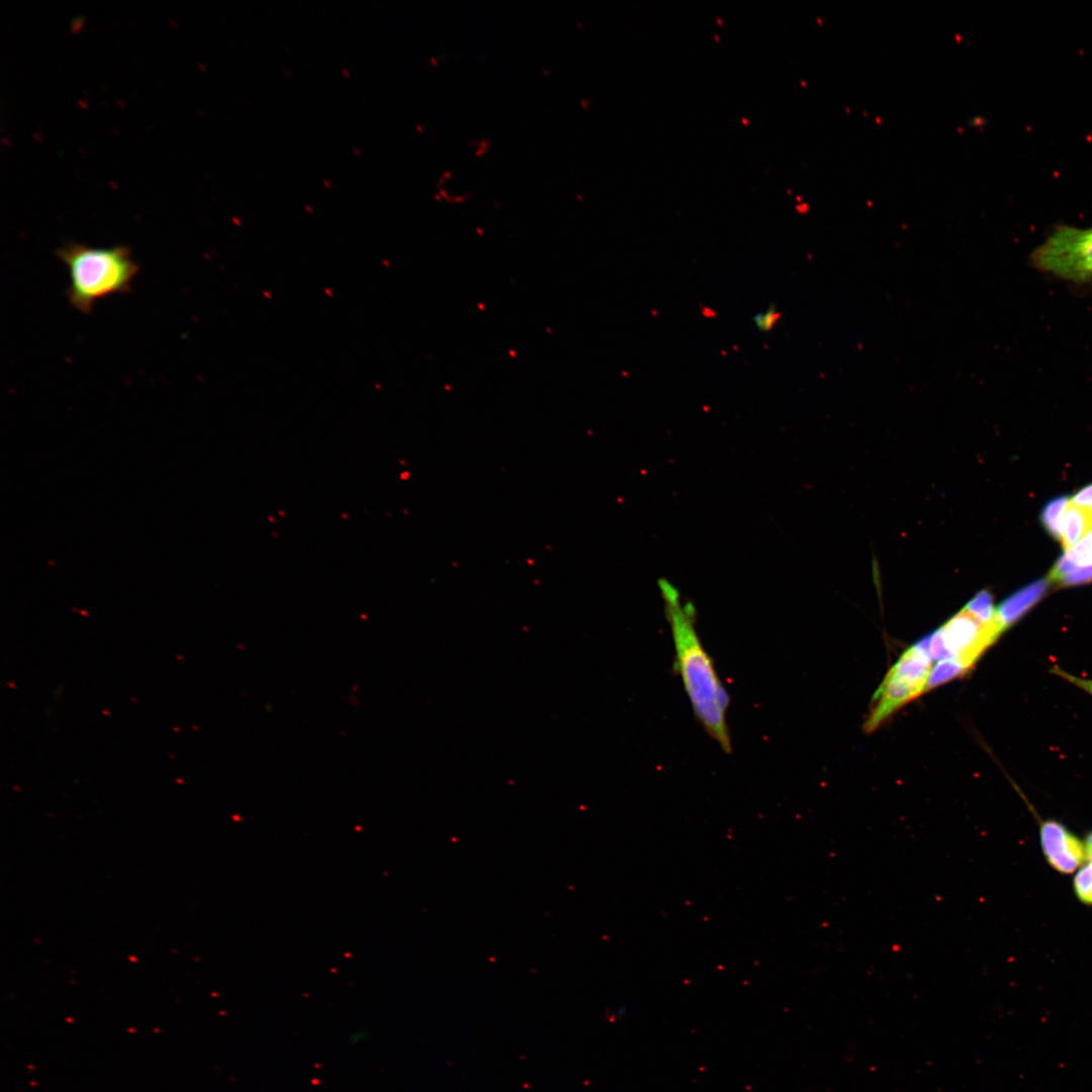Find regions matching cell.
I'll return each mask as SVG.
<instances>
[{
	"instance_id": "1",
	"label": "cell",
	"mask_w": 1092,
	"mask_h": 1092,
	"mask_svg": "<svg viewBox=\"0 0 1092 1092\" xmlns=\"http://www.w3.org/2000/svg\"><path fill=\"white\" fill-rule=\"evenodd\" d=\"M658 587L670 626L676 669L696 718L722 750L730 753L726 721L729 696L697 632L696 609L691 602L681 600L669 580L660 579Z\"/></svg>"
},
{
	"instance_id": "2",
	"label": "cell",
	"mask_w": 1092,
	"mask_h": 1092,
	"mask_svg": "<svg viewBox=\"0 0 1092 1092\" xmlns=\"http://www.w3.org/2000/svg\"><path fill=\"white\" fill-rule=\"evenodd\" d=\"M57 257L69 271L67 297L85 314L92 312L97 300L129 292L140 271L125 246L94 248L68 242L57 250Z\"/></svg>"
},
{
	"instance_id": "3",
	"label": "cell",
	"mask_w": 1092,
	"mask_h": 1092,
	"mask_svg": "<svg viewBox=\"0 0 1092 1092\" xmlns=\"http://www.w3.org/2000/svg\"><path fill=\"white\" fill-rule=\"evenodd\" d=\"M1042 273L1075 284L1092 281V226L1060 224L1030 254Z\"/></svg>"
},
{
	"instance_id": "4",
	"label": "cell",
	"mask_w": 1092,
	"mask_h": 1092,
	"mask_svg": "<svg viewBox=\"0 0 1092 1092\" xmlns=\"http://www.w3.org/2000/svg\"><path fill=\"white\" fill-rule=\"evenodd\" d=\"M948 658L970 669L1002 634L995 619L983 623L964 608L937 630Z\"/></svg>"
},
{
	"instance_id": "5",
	"label": "cell",
	"mask_w": 1092,
	"mask_h": 1092,
	"mask_svg": "<svg viewBox=\"0 0 1092 1092\" xmlns=\"http://www.w3.org/2000/svg\"><path fill=\"white\" fill-rule=\"evenodd\" d=\"M1039 841L1046 862L1061 874H1073L1086 861L1084 841L1056 820L1040 824Z\"/></svg>"
},
{
	"instance_id": "6",
	"label": "cell",
	"mask_w": 1092,
	"mask_h": 1092,
	"mask_svg": "<svg viewBox=\"0 0 1092 1092\" xmlns=\"http://www.w3.org/2000/svg\"><path fill=\"white\" fill-rule=\"evenodd\" d=\"M923 693H925L923 686L889 670L873 697L864 730L867 732L874 731L901 706Z\"/></svg>"
},
{
	"instance_id": "7",
	"label": "cell",
	"mask_w": 1092,
	"mask_h": 1092,
	"mask_svg": "<svg viewBox=\"0 0 1092 1092\" xmlns=\"http://www.w3.org/2000/svg\"><path fill=\"white\" fill-rule=\"evenodd\" d=\"M1050 583L1048 577L1033 581L999 605L996 609L995 622L1001 633L1016 623L1043 597Z\"/></svg>"
},
{
	"instance_id": "8",
	"label": "cell",
	"mask_w": 1092,
	"mask_h": 1092,
	"mask_svg": "<svg viewBox=\"0 0 1092 1092\" xmlns=\"http://www.w3.org/2000/svg\"><path fill=\"white\" fill-rule=\"evenodd\" d=\"M1092 530V510L1088 507L1077 506L1070 503L1067 506L1061 544L1066 551L1074 547Z\"/></svg>"
},
{
	"instance_id": "9",
	"label": "cell",
	"mask_w": 1092,
	"mask_h": 1092,
	"mask_svg": "<svg viewBox=\"0 0 1092 1092\" xmlns=\"http://www.w3.org/2000/svg\"><path fill=\"white\" fill-rule=\"evenodd\" d=\"M1069 497L1059 496L1045 505L1041 512V522L1046 532L1056 540H1061L1065 512Z\"/></svg>"
},
{
	"instance_id": "10",
	"label": "cell",
	"mask_w": 1092,
	"mask_h": 1092,
	"mask_svg": "<svg viewBox=\"0 0 1092 1092\" xmlns=\"http://www.w3.org/2000/svg\"><path fill=\"white\" fill-rule=\"evenodd\" d=\"M969 669L954 658L940 660L931 668L925 692L964 675Z\"/></svg>"
},
{
	"instance_id": "11",
	"label": "cell",
	"mask_w": 1092,
	"mask_h": 1092,
	"mask_svg": "<svg viewBox=\"0 0 1092 1092\" xmlns=\"http://www.w3.org/2000/svg\"><path fill=\"white\" fill-rule=\"evenodd\" d=\"M964 609L983 623H990L995 619L996 608L988 590L979 592Z\"/></svg>"
},
{
	"instance_id": "12",
	"label": "cell",
	"mask_w": 1092,
	"mask_h": 1092,
	"mask_svg": "<svg viewBox=\"0 0 1092 1092\" xmlns=\"http://www.w3.org/2000/svg\"><path fill=\"white\" fill-rule=\"evenodd\" d=\"M1076 897L1083 904L1092 906V858L1087 859L1074 877Z\"/></svg>"
},
{
	"instance_id": "13",
	"label": "cell",
	"mask_w": 1092,
	"mask_h": 1092,
	"mask_svg": "<svg viewBox=\"0 0 1092 1092\" xmlns=\"http://www.w3.org/2000/svg\"><path fill=\"white\" fill-rule=\"evenodd\" d=\"M780 317L781 313L779 312L778 308L771 305L769 307L767 306L764 310L754 314L752 317V322L754 327L758 331L765 333L774 329V327L778 324Z\"/></svg>"
},
{
	"instance_id": "14",
	"label": "cell",
	"mask_w": 1092,
	"mask_h": 1092,
	"mask_svg": "<svg viewBox=\"0 0 1092 1092\" xmlns=\"http://www.w3.org/2000/svg\"><path fill=\"white\" fill-rule=\"evenodd\" d=\"M1092 581V564L1082 565L1075 568L1067 575L1059 585L1071 586Z\"/></svg>"
},
{
	"instance_id": "15",
	"label": "cell",
	"mask_w": 1092,
	"mask_h": 1092,
	"mask_svg": "<svg viewBox=\"0 0 1092 1092\" xmlns=\"http://www.w3.org/2000/svg\"><path fill=\"white\" fill-rule=\"evenodd\" d=\"M1070 503H1072L1074 505H1077V506L1091 508L1092 507V483L1085 486V487H1083V488H1081L1078 492H1076V494H1074L1070 498Z\"/></svg>"
},
{
	"instance_id": "16",
	"label": "cell",
	"mask_w": 1092,
	"mask_h": 1092,
	"mask_svg": "<svg viewBox=\"0 0 1092 1092\" xmlns=\"http://www.w3.org/2000/svg\"><path fill=\"white\" fill-rule=\"evenodd\" d=\"M1053 671L1092 695V680L1075 676L1060 668H1055Z\"/></svg>"
},
{
	"instance_id": "17",
	"label": "cell",
	"mask_w": 1092,
	"mask_h": 1092,
	"mask_svg": "<svg viewBox=\"0 0 1092 1092\" xmlns=\"http://www.w3.org/2000/svg\"><path fill=\"white\" fill-rule=\"evenodd\" d=\"M1086 849V860L1092 858V830L1087 833L1084 840Z\"/></svg>"
},
{
	"instance_id": "18",
	"label": "cell",
	"mask_w": 1092,
	"mask_h": 1092,
	"mask_svg": "<svg viewBox=\"0 0 1092 1092\" xmlns=\"http://www.w3.org/2000/svg\"><path fill=\"white\" fill-rule=\"evenodd\" d=\"M1091 510H1092V507H1091Z\"/></svg>"
},
{
	"instance_id": "19",
	"label": "cell",
	"mask_w": 1092,
	"mask_h": 1092,
	"mask_svg": "<svg viewBox=\"0 0 1092 1092\" xmlns=\"http://www.w3.org/2000/svg\"><path fill=\"white\" fill-rule=\"evenodd\" d=\"M1092 564V563H1091Z\"/></svg>"
}]
</instances>
